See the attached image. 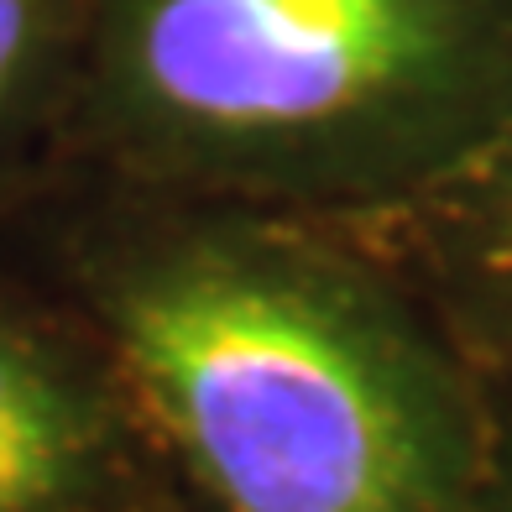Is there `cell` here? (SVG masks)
<instances>
[{
  "label": "cell",
  "instance_id": "6da1fadb",
  "mask_svg": "<svg viewBox=\"0 0 512 512\" xmlns=\"http://www.w3.org/2000/svg\"><path fill=\"white\" fill-rule=\"evenodd\" d=\"M115 209L84 298L220 512H476L481 377L356 230L147 189Z\"/></svg>",
  "mask_w": 512,
  "mask_h": 512
},
{
  "label": "cell",
  "instance_id": "7a4b0ae2",
  "mask_svg": "<svg viewBox=\"0 0 512 512\" xmlns=\"http://www.w3.org/2000/svg\"><path fill=\"white\" fill-rule=\"evenodd\" d=\"M121 189L366 225L512 136V0H84Z\"/></svg>",
  "mask_w": 512,
  "mask_h": 512
},
{
  "label": "cell",
  "instance_id": "3957f363",
  "mask_svg": "<svg viewBox=\"0 0 512 512\" xmlns=\"http://www.w3.org/2000/svg\"><path fill=\"white\" fill-rule=\"evenodd\" d=\"M345 230L418 293L476 377H512V136L413 204Z\"/></svg>",
  "mask_w": 512,
  "mask_h": 512
},
{
  "label": "cell",
  "instance_id": "277c9868",
  "mask_svg": "<svg viewBox=\"0 0 512 512\" xmlns=\"http://www.w3.org/2000/svg\"><path fill=\"white\" fill-rule=\"evenodd\" d=\"M121 471V424L53 345L0 319V512H89Z\"/></svg>",
  "mask_w": 512,
  "mask_h": 512
},
{
  "label": "cell",
  "instance_id": "5b68a950",
  "mask_svg": "<svg viewBox=\"0 0 512 512\" xmlns=\"http://www.w3.org/2000/svg\"><path fill=\"white\" fill-rule=\"evenodd\" d=\"M486 398V455L476 512H512V377H481Z\"/></svg>",
  "mask_w": 512,
  "mask_h": 512
},
{
  "label": "cell",
  "instance_id": "8992f818",
  "mask_svg": "<svg viewBox=\"0 0 512 512\" xmlns=\"http://www.w3.org/2000/svg\"><path fill=\"white\" fill-rule=\"evenodd\" d=\"M42 42V0H0V110L21 89Z\"/></svg>",
  "mask_w": 512,
  "mask_h": 512
}]
</instances>
